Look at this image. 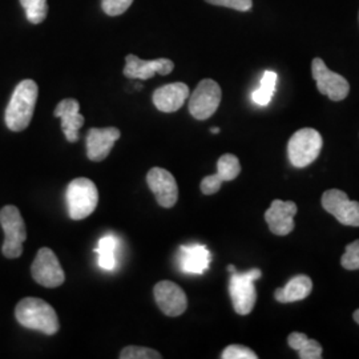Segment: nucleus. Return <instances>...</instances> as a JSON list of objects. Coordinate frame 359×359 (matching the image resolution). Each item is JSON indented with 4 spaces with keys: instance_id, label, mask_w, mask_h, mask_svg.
<instances>
[{
    "instance_id": "obj_5",
    "label": "nucleus",
    "mask_w": 359,
    "mask_h": 359,
    "mask_svg": "<svg viewBox=\"0 0 359 359\" xmlns=\"http://www.w3.org/2000/svg\"><path fill=\"white\" fill-rule=\"evenodd\" d=\"M322 136L318 130L302 128L297 130L287 144V156L295 168L310 165L321 154Z\"/></svg>"
},
{
    "instance_id": "obj_15",
    "label": "nucleus",
    "mask_w": 359,
    "mask_h": 359,
    "mask_svg": "<svg viewBox=\"0 0 359 359\" xmlns=\"http://www.w3.org/2000/svg\"><path fill=\"white\" fill-rule=\"evenodd\" d=\"M241 173L240 160L234 154H226L221 156L217 161V173L212 176H206L201 181V192L204 194H215L221 189L224 181H231L237 179Z\"/></svg>"
},
{
    "instance_id": "obj_27",
    "label": "nucleus",
    "mask_w": 359,
    "mask_h": 359,
    "mask_svg": "<svg viewBox=\"0 0 359 359\" xmlns=\"http://www.w3.org/2000/svg\"><path fill=\"white\" fill-rule=\"evenodd\" d=\"M222 359H257L258 355L253 350L249 347L243 346V345H231L226 347L222 354Z\"/></svg>"
},
{
    "instance_id": "obj_32",
    "label": "nucleus",
    "mask_w": 359,
    "mask_h": 359,
    "mask_svg": "<svg viewBox=\"0 0 359 359\" xmlns=\"http://www.w3.org/2000/svg\"><path fill=\"white\" fill-rule=\"evenodd\" d=\"M228 270H229L231 273H236V271H237V270H236V266H234V265H229V266H228Z\"/></svg>"
},
{
    "instance_id": "obj_18",
    "label": "nucleus",
    "mask_w": 359,
    "mask_h": 359,
    "mask_svg": "<svg viewBox=\"0 0 359 359\" xmlns=\"http://www.w3.org/2000/svg\"><path fill=\"white\" fill-rule=\"evenodd\" d=\"M80 104L75 99H65L57 104L53 115L62 118V129L69 142L79 140V130L84 126V116L79 112Z\"/></svg>"
},
{
    "instance_id": "obj_17",
    "label": "nucleus",
    "mask_w": 359,
    "mask_h": 359,
    "mask_svg": "<svg viewBox=\"0 0 359 359\" xmlns=\"http://www.w3.org/2000/svg\"><path fill=\"white\" fill-rule=\"evenodd\" d=\"M189 99V87L184 83H172L163 86L154 90V107L165 114H172L179 111Z\"/></svg>"
},
{
    "instance_id": "obj_7",
    "label": "nucleus",
    "mask_w": 359,
    "mask_h": 359,
    "mask_svg": "<svg viewBox=\"0 0 359 359\" xmlns=\"http://www.w3.org/2000/svg\"><path fill=\"white\" fill-rule=\"evenodd\" d=\"M222 92L212 79H204L198 83L189 97V112L196 120H206L215 115L221 103Z\"/></svg>"
},
{
    "instance_id": "obj_31",
    "label": "nucleus",
    "mask_w": 359,
    "mask_h": 359,
    "mask_svg": "<svg viewBox=\"0 0 359 359\" xmlns=\"http://www.w3.org/2000/svg\"><path fill=\"white\" fill-rule=\"evenodd\" d=\"M210 132H212L213 135H217V133H219V128H217V127H215V128L210 129Z\"/></svg>"
},
{
    "instance_id": "obj_11",
    "label": "nucleus",
    "mask_w": 359,
    "mask_h": 359,
    "mask_svg": "<svg viewBox=\"0 0 359 359\" xmlns=\"http://www.w3.org/2000/svg\"><path fill=\"white\" fill-rule=\"evenodd\" d=\"M149 189L163 208H172L179 200V187L170 172L163 168H152L147 175Z\"/></svg>"
},
{
    "instance_id": "obj_29",
    "label": "nucleus",
    "mask_w": 359,
    "mask_h": 359,
    "mask_svg": "<svg viewBox=\"0 0 359 359\" xmlns=\"http://www.w3.org/2000/svg\"><path fill=\"white\" fill-rule=\"evenodd\" d=\"M206 3L219 6V7H228L236 11L246 13L253 7V0H205Z\"/></svg>"
},
{
    "instance_id": "obj_23",
    "label": "nucleus",
    "mask_w": 359,
    "mask_h": 359,
    "mask_svg": "<svg viewBox=\"0 0 359 359\" xmlns=\"http://www.w3.org/2000/svg\"><path fill=\"white\" fill-rule=\"evenodd\" d=\"M276 83H277V74L273 71H266L261 79L259 88H257L252 93V100L261 107H266L270 103L273 93L276 90Z\"/></svg>"
},
{
    "instance_id": "obj_24",
    "label": "nucleus",
    "mask_w": 359,
    "mask_h": 359,
    "mask_svg": "<svg viewBox=\"0 0 359 359\" xmlns=\"http://www.w3.org/2000/svg\"><path fill=\"white\" fill-rule=\"evenodd\" d=\"M20 4L26 11L27 19L32 25H40L47 18V13H48L47 0H20Z\"/></svg>"
},
{
    "instance_id": "obj_12",
    "label": "nucleus",
    "mask_w": 359,
    "mask_h": 359,
    "mask_svg": "<svg viewBox=\"0 0 359 359\" xmlns=\"http://www.w3.org/2000/svg\"><path fill=\"white\" fill-rule=\"evenodd\" d=\"M154 299L160 310L168 317H179L188 308L185 292L172 281H161L154 286Z\"/></svg>"
},
{
    "instance_id": "obj_1",
    "label": "nucleus",
    "mask_w": 359,
    "mask_h": 359,
    "mask_svg": "<svg viewBox=\"0 0 359 359\" xmlns=\"http://www.w3.org/2000/svg\"><path fill=\"white\" fill-rule=\"evenodd\" d=\"M38 95V84L34 80H23L16 86L4 115L6 126L10 130L20 132L29 126Z\"/></svg>"
},
{
    "instance_id": "obj_28",
    "label": "nucleus",
    "mask_w": 359,
    "mask_h": 359,
    "mask_svg": "<svg viewBox=\"0 0 359 359\" xmlns=\"http://www.w3.org/2000/svg\"><path fill=\"white\" fill-rule=\"evenodd\" d=\"M132 3L133 0H103L102 6H103L104 13L107 15L117 16L126 13Z\"/></svg>"
},
{
    "instance_id": "obj_10",
    "label": "nucleus",
    "mask_w": 359,
    "mask_h": 359,
    "mask_svg": "<svg viewBox=\"0 0 359 359\" xmlns=\"http://www.w3.org/2000/svg\"><path fill=\"white\" fill-rule=\"evenodd\" d=\"M322 206L342 225L359 226V203L351 201L344 191H326L322 196Z\"/></svg>"
},
{
    "instance_id": "obj_6",
    "label": "nucleus",
    "mask_w": 359,
    "mask_h": 359,
    "mask_svg": "<svg viewBox=\"0 0 359 359\" xmlns=\"http://www.w3.org/2000/svg\"><path fill=\"white\" fill-rule=\"evenodd\" d=\"M262 277L259 269H250L245 273H231L229 294L237 314L248 316L256 305L257 292L255 283Z\"/></svg>"
},
{
    "instance_id": "obj_3",
    "label": "nucleus",
    "mask_w": 359,
    "mask_h": 359,
    "mask_svg": "<svg viewBox=\"0 0 359 359\" xmlns=\"http://www.w3.org/2000/svg\"><path fill=\"white\" fill-rule=\"evenodd\" d=\"M99 203V192L93 181L84 177L75 179L67 188L68 215L72 219H84L90 216Z\"/></svg>"
},
{
    "instance_id": "obj_30",
    "label": "nucleus",
    "mask_w": 359,
    "mask_h": 359,
    "mask_svg": "<svg viewBox=\"0 0 359 359\" xmlns=\"http://www.w3.org/2000/svg\"><path fill=\"white\" fill-rule=\"evenodd\" d=\"M353 318H354V321L357 322L359 325V309L358 310H355L354 311V314H353Z\"/></svg>"
},
{
    "instance_id": "obj_21",
    "label": "nucleus",
    "mask_w": 359,
    "mask_h": 359,
    "mask_svg": "<svg viewBox=\"0 0 359 359\" xmlns=\"http://www.w3.org/2000/svg\"><path fill=\"white\" fill-rule=\"evenodd\" d=\"M287 344L295 351L299 353L301 359H321L322 346L320 342L310 339L306 334L294 333L287 337Z\"/></svg>"
},
{
    "instance_id": "obj_25",
    "label": "nucleus",
    "mask_w": 359,
    "mask_h": 359,
    "mask_svg": "<svg viewBox=\"0 0 359 359\" xmlns=\"http://www.w3.org/2000/svg\"><path fill=\"white\" fill-rule=\"evenodd\" d=\"M121 359H160L161 354L156 350L142 346H127L120 353Z\"/></svg>"
},
{
    "instance_id": "obj_22",
    "label": "nucleus",
    "mask_w": 359,
    "mask_h": 359,
    "mask_svg": "<svg viewBox=\"0 0 359 359\" xmlns=\"http://www.w3.org/2000/svg\"><path fill=\"white\" fill-rule=\"evenodd\" d=\"M117 248L118 241L115 236H104L103 238H100L95 252L99 255V266L102 269H115Z\"/></svg>"
},
{
    "instance_id": "obj_2",
    "label": "nucleus",
    "mask_w": 359,
    "mask_h": 359,
    "mask_svg": "<svg viewBox=\"0 0 359 359\" xmlns=\"http://www.w3.org/2000/svg\"><path fill=\"white\" fill-rule=\"evenodd\" d=\"M15 317L26 329L47 335H53L60 329L55 309L40 298H23L15 308Z\"/></svg>"
},
{
    "instance_id": "obj_26",
    "label": "nucleus",
    "mask_w": 359,
    "mask_h": 359,
    "mask_svg": "<svg viewBox=\"0 0 359 359\" xmlns=\"http://www.w3.org/2000/svg\"><path fill=\"white\" fill-rule=\"evenodd\" d=\"M341 265L346 270H359V240L347 245Z\"/></svg>"
},
{
    "instance_id": "obj_19",
    "label": "nucleus",
    "mask_w": 359,
    "mask_h": 359,
    "mask_svg": "<svg viewBox=\"0 0 359 359\" xmlns=\"http://www.w3.org/2000/svg\"><path fill=\"white\" fill-rule=\"evenodd\" d=\"M212 253L204 245H185L180 248L179 266L184 273L203 274L209 269Z\"/></svg>"
},
{
    "instance_id": "obj_9",
    "label": "nucleus",
    "mask_w": 359,
    "mask_h": 359,
    "mask_svg": "<svg viewBox=\"0 0 359 359\" xmlns=\"http://www.w3.org/2000/svg\"><path fill=\"white\" fill-rule=\"evenodd\" d=\"M311 74L317 83V88L322 95L333 102H342L350 92V84L346 79L327 68L325 62L316 57L311 63Z\"/></svg>"
},
{
    "instance_id": "obj_14",
    "label": "nucleus",
    "mask_w": 359,
    "mask_h": 359,
    "mask_svg": "<svg viewBox=\"0 0 359 359\" xmlns=\"http://www.w3.org/2000/svg\"><path fill=\"white\" fill-rule=\"evenodd\" d=\"M126 68L124 75L129 79H140V80H148L154 77L156 74L158 75H169L175 65L169 59H156V60H142L136 55H128L126 57Z\"/></svg>"
},
{
    "instance_id": "obj_20",
    "label": "nucleus",
    "mask_w": 359,
    "mask_h": 359,
    "mask_svg": "<svg viewBox=\"0 0 359 359\" xmlns=\"http://www.w3.org/2000/svg\"><path fill=\"white\" fill-rule=\"evenodd\" d=\"M313 290V283L310 277L305 274H299L293 277L283 287L274 292V298L281 304L302 301L310 295Z\"/></svg>"
},
{
    "instance_id": "obj_4",
    "label": "nucleus",
    "mask_w": 359,
    "mask_h": 359,
    "mask_svg": "<svg viewBox=\"0 0 359 359\" xmlns=\"http://www.w3.org/2000/svg\"><path fill=\"white\" fill-rule=\"evenodd\" d=\"M0 225L4 231L1 253L7 258L22 256L23 244L27 240V229L20 210L16 206H4L0 210Z\"/></svg>"
},
{
    "instance_id": "obj_16",
    "label": "nucleus",
    "mask_w": 359,
    "mask_h": 359,
    "mask_svg": "<svg viewBox=\"0 0 359 359\" xmlns=\"http://www.w3.org/2000/svg\"><path fill=\"white\" fill-rule=\"evenodd\" d=\"M121 133L117 128H90L87 135V156L90 161H103L112 151Z\"/></svg>"
},
{
    "instance_id": "obj_8",
    "label": "nucleus",
    "mask_w": 359,
    "mask_h": 359,
    "mask_svg": "<svg viewBox=\"0 0 359 359\" xmlns=\"http://www.w3.org/2000/svg\"><path fill=\"white\" fill-rule=\"evenodd\" d=\"M32 278L41 286L53 289L65 281V270L50 248H41L31 266Z\"/></svg>"
},
{
    "instance_id": "obj_13",
    "label": "nucleus",
    "mask_w": 359,
    "mask_h": 359,
    "mask_svg": "<svg viewBox=\"0 0 359 359\" xmlns=\"http://www.w3.org/2000/svg\"><path fill=\"white\" fill-rule=\"evenodd\" d=\"M298 208L293 201L274 200L265 212V221L276 236H287L294 229V216Z\"/></svg>"
}]
</instances>
